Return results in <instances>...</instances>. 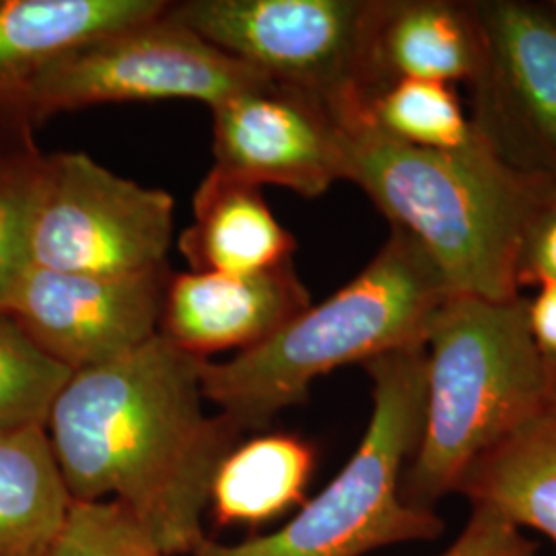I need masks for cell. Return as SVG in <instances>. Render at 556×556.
<instances>
[{
	"label": "cell",
	"mask_w": 556,
	"mask_h": 556,
	"mask_svg": "<svg viewBox=\"0 0 556 556\" xmlns=\"http://www.w3.org/2000/svg\"><path fill=\"white\" fill-rule=\"evenodd\" d=\"M202 363L155 334L137 351L75 371L46 433L77 503L110 497L165 555H197L220 462L243 429L202 410Z\"/></svg>",
	"instance_id": "1"
},
{
	"label": "cell",
	"mask_w": 556,
	"mask_h": 556,
	"mask_svg": "<svg viewBox=\"0 0 556 556\" xmlns=\"http://www.w3.org/2000/svg\"><path fill=\"white\" fill-rule=\"evenodd\" d=\"M365 108L338 118L344 179L357 184L392 227L417 239L456 293L519 298V243L556 190L507 169L477 137L459 151L392 139L371 124Z\"/></svg>",
	"instance_id": "2"
},
{
	"label": "cell",
	"mask_w": 556,
	"mask_h": 556,
	"mask_svg": "<svg viewBox=\"0 0 556 556\" xmlns=\"http://www.w3.org/2000/svg\"><path fill=\"white\" fill-rule=\"evenodd\" d=\"M456 295L417 239L392 227L357 277L309 305L258 346L202 363V394L243 431L264 429L305 402L316 379L342 365L427 344L433 319Z\"/></svg>",
	"instance_id": "3"
},
{
	"label": "cell",
	"mask_w": 556,
	"mask_h": 556,
	"mask_svg": "<svg viewBox=\"0 0 556 556\" xmlns=\"http://www.w3.org/2000/svg\"><path fill=\"white\" fill-rule=\"evenodd\" d=\"M425 420L402 497L433 509L466 468L556 402V379L528 328L526 298L456 293L427 337Z\"/></svg>",
	"instance_id": "4"
},
{
	"label": "cell",
	"mask_w": 556,
	"mask_h": 556,
	"mask_svg": "<svg viewBox=\"0 0 556 556\" xmlns=\"http://www.w3.org/2000/svg\"><path fill=\"white\" fill-rule=\"evenodd\" d=\"M363 367L371 378V417L334 480L275 534L231 546L208 538L194 556H363L443 534V519L433 509L402 497V478L425 420V344L386 353Z\"/></svg>",
	"instance_id": "5"
},
{
	"label": "cell",
	"mask_w": 556,
	"mask_h": 556,
	"mask_svg": "<svg viewBox=\"0 0 556 556\" xmlns=\"http://www.w3.org/2000/svg\"><path fill=\"white\" fill-rule=\"evenodd\" d=\"M378 0H188L167 15L266 79L324 101L334 116L369 103Z\"/></svg>",
	"instance_id": "6"
},
{
	"label": "cell",
	"mask_w": 556,
	"mask_h": 556,
	"mask_svg": "<svg viewBox=\"0 0 556 556\" xmlns=\"http://www.w3.org/2000/svg\"><path fill=\"white\" fill-rule=\"evenodd\" d=\"M266 83L165 11L50 62L34 80L31 101L41 124L60 112L118 101L197 100L213 110Z\"/></svg>",
	"instance_id": "7"
},
{
	"label": "cell",
	"mask_w": 556,
	"mask_h": 556,
	"mask_svg": "<svg viewBox=\"0 0 556 556\" xmlns=\"http://www.w3.org/2000/svg\"><path fill=\"white\" fill-rule=\"evenodd\" d=\"M176 202L85 153L46 157L31 227V264L73 275H132L165 266Z\"/></svg>",
	"instance_id": "8"
},
{
	"label": "cell",
	"mask_w": 556,
	"mask_h": 556,
	"mask_svg": "<svg viewBox=\"0 0 556 556\" xmlns=\"http://www.w3.org/2000/svg\"><path fill=\"white\" fill-rule=\"evenodd\" d=\"M472 2L482 34L468 83L475 137L517 176L556 190V21L542 2Z\"/></svg>",
	"instance_id": "9"
},
{
	"label": "cell",
	"mask_w": 556,
	"mask_h": 556,
	"mask_svg": "<svg viewBox=\"0 0 556 556\" xmlns=\"http://www.w3.org/2000/svg\"><path fill=\"white\" fill-rule=\"evenodd\" d=\"M165 266L132 275H73L31 266L9 314L73 374L137 351L160 334Z\"/></svg>",
	"instance_id": "10"
},
{
	"label": "cell",
	"mask_w": 556,
	"mask_h": 556,
	"mask_svg": "<svg viewBox=\"0 0 556 556\" xmlns=\"http://www.w3.org/2000/svg\"><path fill=\"white\" fill-rule=\"evenodd\" d=\"M213 139L215 167L254 186L275 184L316 199L344 179L332 110L273 80L213 108Z\"/></svg>",
	"instance_id": "11"
},
{
	"label": "cell",
	"mask_w": 556,
	"mask_h": 556,
	"mask_svg": "<svg viewBox=\"0 0 556 556\" xmlns=\"http://www.w3.org/2000/svg\"><path fill=\"white\" fill-rule=\"evenodd\" d=\"M163 0H0V157L38 151L31 87L87 41L155 20Z\"/></svg>",
	"instance_id": "12"
},
{
	"label": "cell",
	"mask_w": 556,
	"mask_h": 556,
	"mask_svg": "<svg viewBox=\"0 0 556 556\" xmlns=\"http://www.w3.org/2000/svg\"><path fill=\"white\" fill-rule=\"evenodd\" d=\"M309 305L291 260L245 275H172L160 334L194 357L229 349L241 353L275 337Z\"/></svg>",
	"instance_id": "13"
},
{
	"label": "cell",
	"mask_w": 556,
	"mask_h": 556,
	"mask_svg": "<svg viewBox=\"0 0 556 556\" xmlns=\"http://www.w3.org/2000/svg\"><path fill=\"white\" fill-rule=\"evenodd\" d=\"M480 59L472 0H378L367 60L369 101L402 79L468 85Z\"/></svg>",
	"instance_id": "14"
},
{
	"label": "cell",
	"mask_w": 556,
	"mask_h": 556,
	"mask_svg": "<svg viewBox=\"0 0 556 556\" xmlns=\"http://www.w3.org/2000/svg\"><path fill=\"white\" fill-rule=\"evenodd\" d=\"M190 273L245 275L289 262L295 238L278 223L260 186L213 167L194 194V223L179 236Z\"/></svg>",
	"instance_id": "15"
},
{
	"label": "cell",
	"mask_w": 556,
	"mask_h": 556,
	"mask_svg": "<svg viewBox=\"0 0 556 556\" xmlns=\"http://www.w3.org/2000/svg\"><path fill=\"white\" fill-rule=\"evenodd\" d=\"M456 493L556 546V402L480 454Z\"/></svg>",
	"instance_id": "16"
},
{
	"label": "cell",
	"mask_w": 556,
	"mask_h": 556,
	"mask_svg": "<svg viewBox=\"0 0 556 556\" xmlns=\"http://www.w3.org/2000/svg\"><path fill=\"white\" fill-rule=\"evenodd\" d=\"M73 498L43 427L0 433V556H48Z\"/></svg>",
	"instance_id": "17"
},
{
	"label": "cell",
	"mask_w": 556,
	"mask_h": 556,
	"mask_svg": "<svg viewBox=\"0 0 556 556\" xmlns=\"http://www.w3.org/2000/svg\"><path fill=\"white\" fill-rule=\"evenodd\" d=\"M309 441L273 433L239 443L220 462L211 486V509L219 526H262L303 501L314 475Z\"/></svg>",
	"instance_id": "18"
},
{
	"label": "cell",
	"mask_w": 556,
	"mask_h": 556,
	"mask_svg": "<svg viewBox=\"0 0 556 556\" xmlns=\"http://www.w3.org/2000/svg\"><path fill=\"white\" fill-rule=\"evenodd\" d=\"M365 114L388 137L420 149L459 151L475 142L470 118L450 83L396 80L367 103Z\"/></svg>",
	"instance_id": "19"
},
{
	"label": "cell",
	"mask_w": 556,
	"mask_h": 556,
	"mask_svg": "<svg viewBox=\"0 0 556 556\" xmlns=\"http://www.w3.org/2000/svg\"><path fill=\"white\" fill-rule=\"evenodd\" d=\"M73 371L0 312V433L43 427Z\"/></svg>",
	"instance_id": "20"
},
{
	"label": "cell",
	"mask_w": 556,
	"mask_h": 556,
	"mask_svg": "<svg viewBox=\"0 0 556 556\" xmlns=\"http://www.w3.org/2000/svg\"><path fill=\"white\" fill-rule=\"evenodd\" d=\"M46 174V155L0 157V312H9L31 264V227Z\"/></svg>",
	"instance_id": "21"
},
{
	"label": "cell",
	"mask_w": 556,
	"mask_h": 556,
	"mask_svg": "<svg viewBox=\"0 0 556 556\" xmlns=\"http://www.w3.org/2000/svg\"><path fill=\"white\" fill-rule=\"evenodd\" d=\"M48 556H169L116 501H73Z\"/></svg>",
	"instance_id": "22"
},
{
	"label": "cell",
	"mask_w": 556,
	"mask_h": 556,
	"mask_svg": "<svg viewBox=\"0 0 556 556\" xmlns=\"http://www.w3.org/2000/svg\"><path fill=\"white\" fill-rule=\"evenodd\" d=\"M438 556H536V544L495 511L472 507L462 534Z\"/></svg>",
	"instance_id": "23"
},
{
	"label": "cell",
	"mask_w": 556,
	"mask_h": 556,
	"mask_svg": "<svg viewBox=\"0 0 556 556\" xmlns=\"http://www.w3.org/2000/svg\"><path fill=\"white\" fill-rule=\"evenodd\" d=\"M519 291L556 282V194L540 204L528 223L517 252Z\"/></svg>",
	"instance_id": "24"
},
{
	"label": "cell",
	"mask_w": 556,
	"mask_h": 556,
	"mask_svg": "<svg viewBox=\"0 0 556 556\" xmlns=\"http://www.w3.org/2000/svg\"><path fill=\"white\" fill-rule=\"evenodd\" d=\"M526 314L538 353L556 379V282L538 287L536 295L526 299Z\"/></svg>",
	"instance_id": "25"
},
{
	"label": "cell",
	"mask_w": 556,
	"mask_h": 556,
	"mask_svg": "<svg viewBox=\"0 0 556 556\" xmlns=\"http://www.w3.org/2000/svg\"><path fill=\"white\" fill-rule=\"evenodd\" d=\"M544 4V9L551 13V17L556 21V0H546V2H542Z\"/></svg>",
	"instance_id": "26"
}]
</instances>
